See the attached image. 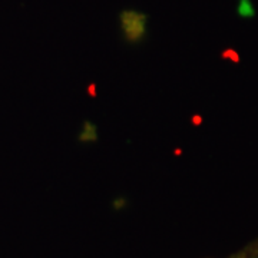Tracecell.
I'll return each mask as SVG.
<instances>
[{"instance_id":"1","label":"cell","mask_w":258,"mask_h":258,"mask_svg":"<svg viewBox=\"0 0 258 258\" xmlns=\"http://www.w3.org/2000/svg\"><path fill=\"white\" fill-rule=\"evenodd\" d=\"M122 26L129 40H138L145 30V18L139 13L128 12L122 15Z\"/></svg>"}]
</instances>
